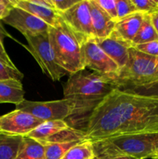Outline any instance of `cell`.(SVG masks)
<instances>
[{"instance_id": "31", "label": "cell", "mask_w": 158, "mask_h": 159, "mask_svg": "<svg viewBox=\"0 0 158 159\" xmlns=\"http://www.w3.org/2000/svg\"><path fill=\"white\" fill-rule=\"evenodd\" d=\"M79 1L80 0H50L54 9L59 14L68 11Z\"/></svg>"}, {"instance_id": "34", "label": "cell", "mask_w": 158, "mask_h": 159, "mask_svg": "<svg viewBox=\"0 0 158 159\" xmlns=\"http://www.w3.org/2000/svg\"><path fill=\"white\" fill-rule=\"evenodd\" d=\"M109 159H136V158H132V157H128V156H121V157H116V158H112Z\"/></svg>"}, {"instance_id": "33", "label": "cell", "mask_w": 158, "mask_h": 159, "mask_svg": "<svg viewBox=\"0 0 158 159\" xmlns=\"http://www.w3.org/2000/svg\"><path fill=\"white\" fill-rule=\"evenodd\" d=\"M150 16V19H151L152 24H153L155 30H156V32L158 34V12L151 14V15Z\"/></svg>"}, {"instance_id": "2", "label": "cell", "mask_w": 158, "mask_h": 159, "mask_svg": "<svg viewBox=\"0 0 158 159\" xmlns=\"http://www.w3.org/2000/svg\"><path fill=\"white\" fill-rule=\"evenodd\" d=\"M117 88L112 79L85 68L70 75L64 85V96L74 102L75 110L72 116L87 115L88 120L93 110Z\"/></svg>"}, {"instance_id": "9", "label": "cell", "mask_w": 158, "mask_h": 159, "mask_svg": "<svg viewBox=\"0 0 158 159\" xmlns=\"http://www.w3.org/2000/svg\"><path fill=\"white\" fill-rule=\"evenodd\" d=\"M81 48L85 68L116 80L119 74L120 68L101 49L94 39L85 42Z\"/></svg>"}, {"instance_id": "8", "label": "cell", "mask_w": 158, "mask_h": 159, "mask_svg": "<svg viewBox=\"0 0 158 159\" xmlns=\"http://www.w3.org/2000/svg\"><path fill=\"white\" fill-rule=\"evenodd\" d=\"M59 15L81 46L85 42L94 39L89 0H80L71 9Z\"/></svg>"}, {"instance_id": "27", "label": "cell", "mask_w": 158, "mask_h": 159, "mask_svg": "<svg viewBox=\"0 0 158 159\" xmlns=\"http://www.w3.org/2000/svg\"><path fill=\"white\" fill-rule=\"evenodd\" d=\"M139 12L145 14L158 12V0H132Z\"/></svg>"}, {"instance_id": "11", "label": "cell", "mask_w": 158, "mask_h": 159, "mask_svg": "<svg viewBox=\"0 0 158 159\" xmlns=\"http://www.w3.org/2000/svg\"><path fill=\"white\" fill-rule=\"evenodd\" d=\"M2 21L20 31L23 36H32L47 32L50 26L29 12L13 7Z\"/></svg>"}, {"instance_id": "18", "label": "cell", "mask_w": 158, "mask_h": 159, "mask_svg": "<svg viewBox=\"0 0 158 159\" xmlns=\"http://www.w3.org/2000/svg\"><path fill=\"white\" fill-rule=\"evenodd\" d=\"M15 159H46L45 146L27 136H23Z\"/></svg>"}, {"instance_id": "13", "label": "cell", "mask_w": 158, "mask_h": 159, "mask_svg": "<svg viewBox=\"0 0 158 159\" xmlns=\"http://www.w3.org/2000/svg\"><path fill=\"white\" fill-rule=\"evenodd\" d=\"M13 6L23 9L40 19L50 26H54L60 15L54 10L50 0H12Z\"/></svg>"}, {"instance_id": "6", "label": "cell", "mask_w": 158, "mask_h": 159, "mask_svg": "<svg viewBox=\"0 0 158 159\" xmlns=\"http://www.w3.org/2000/svg\"><path fill=\"white\" fill-rule=\"evenodd\" d=\"M27 44L23 45L32 54L44 74L54 82H58L66 75H70L59 65L50 41L49 33L24 36Z\"/></svg>"}, {"instance_id": "28", "label": "cell", "mask_w": 158, "mask_h": 159, "mask_svg": "<svg viewBox=\"0 0 158 159\" xmlns=\"http://www.w3.org/2000/svg\"><path fill=\"white\" fill-rule=\"evenodd\" d=\"M9 37L10 38H12V36L10 34H8L6 30H5L4 26H3L2 21H0V61L5 63L6 65H9V66L12 67V68H16L12 61L9 57V54L6 52V49H5L4 44H3V41H4L5 37Z\"/></svg>"}, {"instance_id": "20", "label": "cell", "mask_w": 158, "mask_h": 159, "mask_svg": "<svg viewBox=\"0 0 158 159\" xmlns=\"http://www.w3.org/2000/svg\"><path fill=\"white\" fill-rule=\"evenodd\" d=\"M22 140L23 136L0 131V159H15Z\"/></svg>"}, {"instance_id": "19", "label": "cell", "mask_w": 158, "mask_h": 159, "mask_svg": "<svg viewBox=\"0 0 158 159\" xmlns=\"http://www.w3.org/2000/svg\"><path fill=\"white\" fill-rule=\"evenodd\" d=\"M69 127L70 125L65 120H57L44 121L26 136L40 141L50 138L52 135L57 134V132L65 130Z\"/></svg>"}, {"instance_id": "25", "label": "cell", "mask_w": 158, "mask_h": 159, "mask_svg": "<svg viewBox=\"0 0 158 159\" xmlns=\"http://www.w3.org/2000/svg\"><path fill=\"white\" fill-rule=\"evenodd\" d=\"M24 75L17 68H12L0 61V80L22 81Z\"/></svg>"}, {"instance_id": "30", "label": "cell", "mask_w": 158, "mask_h": 159, "mask_svg": "<svg viewBox=\"0 0 158 159\" xmlns=\"http://www.w3.org/2000/svg\"><path fill=\"white\" fill-rule=\"evenodd\" d=\"M133 48L139 51V52L143 53L147 55L158 57V40L148 42V43H142V44H138L136 46H133Z\"/></svg>"}, {"instance_id": "10", "label": "cell", "mask_w": 158, "mask_h": 159, "mask_svg": "<svg viewBox=\"0 0 158 159\" xmlns=\"http://www.w3.org/2000/svg\"><path fill=\"white\" fill-rule=\"evenodd\" d=\"M44 121L17 110L0 116V131L12 135L26 136Z\"/></svg>"}, {"instance_id": "3", "label": "cell", "mask_w": 158, "mask_h": 159, "mask_svg": "<svg viewBox=\"0 0 158 159\" xmlns=\"http://www.w3.org/2000/svg\"><path fill=\"white\" fill-rule=\"evenodd\" d=\"M92 142L95 159L121 156L151 158L158 151V131L122 135Z\"/></svg>"}, {"instance_id": "4", "label": "cell", "mask_w": 158, "mask_h": 159, "mask_svg": "<svg viewBox=\"0 0 158 159\" xmlns=\"http://www.w3.org/2000/svg\"><path fill=\"white\" fill-rule=\"evenodd\" d=\"M51 47L59 65L70 75L85 69L81 43L61 17L48 30Z\"/></svg>"}, {"instance_id": "1", "label": "cell", "mask_w": 158, "mask_h": 159, "mask_svg": "<svg viewBox=\"0 0 158 159\" xmlns=\"http://www.w3.org/2000/svg\"><path fill=\"white\" fill-rule=\"evenodd\" d=\"M84 131L91 141L158 131V98L116 89L93 110Z\"/></svg>"}, {"instance_id": "23", "label": "cell", "mask_w": 158, "mask_h": 159, "mask_svg": "<svg viewBox=\"0 0 158 159\" xmlns=\"http://www.w3.org/2000/svg\"><path fill=\"white\" fill-rule=\"evenodd\" d=\"M61 143V144H50L45 146V156L46 159H61L70 148L77 143Z\"/></svg>"}, {"instance_id": "16", "label": "cell", "mask_w": 158, "mask_h": 159, "mask_svg": "<svg viewBox=\"0 0 158 159\" xmlns=\"http://www.w3.org/2000/svg\"><path fill=\"white\" fill-rule=\"evenodd\" d=\"M25 91L21 81L0 80V103L17 106L24 100Z\"/></svg>"}, {"instance_id": "29", "label": "cell", "mask_w": 158, "mask_h": 159, "mask_svg": "<svg viewBox=\"0 0 158 159\" xmlns=\"http://www.w3.org/2000/svg\"><path fill=\"white\" fill-rule=\"evenodd\" d=\"M98 5L105 11L113 20H117V8L116 0H94Z\"/></svg>"}, {"instance_id": "32", "label": "cell", "mask_w": 158, "mask_h": 159, "mask_svg": "<svg viewBox=\"0 0 158 159\" xmlns=\"http://www.w3.org/2000/svg\"><path fill=\"white\" fill-rule=\"evenodd\" d=\"M12 7H13L12 0H0V21L7 16Z\"/></svg>"}, {"instance_id": "21", "label": "cell", "mask_w": 158, "mask_h": 159, "mask_svg": "<svg viewBox=\"0 0 158 159\" xmlns=\"http://www.w3.org/2000/svg\"><path fill=\"white\" fill-rule=\"evenodd\" d=\"M155 40H158V34L152 24L150 16L145 14L142 25L132 42V46L133 47Z\"/></svg>"}, {"instance_id": "22", "label": "cell", "mask_w": 158, "mask_h": 159, "mask_svg": "<svg viewBox=\"0 0 158 159\" xmlns=\"http://www.w3.org/2000/svg\"><path fill=\"white\" fill-rule=\"evenodd\" d=\"M61 159H95L93 142L85 140L77 143L70 148Z\"/></svg>"}, {"instance_id": "12", "label": "cell", "mask_w": 158, "mask_h": 159, "mask_svg": "<svg viewBox=\"0 0 158 159\" xmlns=\"http://www.w3.org/2000/svg\"><path fill=\"white\" fill-rule=\"evenodd\" d=\"M96 43L101 49L112 59L120 68V70L125 66L129 61V49L132 43H128L112 33L105 38H94Z\"/></svg>"}, {"instance_id": "15", "label": "cell", "mask_w": 158, "mask_h": 159, "mask_svg": "<svg viewBox=\"0 0 158 159\" xmlns=\"http://www.w3.org/2000/svg\"><path fill=\"white\" fill-rule=\"evenodd\" d=\"M144 15L143 12H136L117 20L112 33L119 38L132 43L142 25Z\"/></svg>"}, {"instance_id": "7", "label": "cell", "mask_w": 158, "mask_h": 159, "mask_svg": "<svg viewBox=\"0 0 158 159\" xmlns=\"http://www.w3.org/2000/svg\"><path fill=\"white\" fill-rule=\"evenodd\" d=\"M16 109L26 112L43 121L64 120L74 115L75 104L74 101L67 98L46 102L24 99L16 106Z\"/></svg>"}, {"instance_id": "24", "label": "cell", "mask_w": 158, "mask_h": 159, "mask_svg": "<svg viewBox=\"0 0 158 159\" xmlns=\"http://www.w3.org/2000/svg\"><path fill=\"white\" fill-rule=\"evenodd\" d=\"M122 90H125V91L148 96V97L158 98V81L153 83L147 84V85L127 87V88L122 89Z\"/></svg>"}, {"instance_id": "35", "label": "cell", "mask_w": 158, "mask_h": 159, "mask_svg": "<svg viewBox=\"0 0 158 159\" xmlns=\"http://www.w3.org/2000/svg\"><path fill=\"white\" fill-rule=\"evenodd\" d=\"M151 158L152 159H158V151L156 152V153H155V155H153Z\"/></svg>"}, {"instance_id": "14", "label": "cell", "mask_w": 158, "mask_h": 159, "mask_svg": "<svg viewBox=\"0 0 158 159\" xmlns=\"http://www.w3.org/2000/svg\"><path fill=\"white\" fill-rule=\"evenodd\" d=\"M89 8L94 38H105L108 37L113 32L116 21L94 0H89Z\"/></svg>"}, {"instance_id": "5", "label": "cell", "mask_w": 158, "mask_h": 159, "mask_svg": "<svg viewBox=\"0 0 158 159\" xmlns=\"http://www.w3.org/2000/svg\"><path fill=\"white\" fill-rule=\"evenodd\" d=\"M158 81V57L150 56L132 47L129 61L115 80L118 89L147 85Z\"/></svg>"}, {"instance_id": "26", "label": "cell", "mask_w": 158, "mask_h": 159, "mask_svg": "<svg viewBox=\"0 0 158 159\" xmlns=\"http://www.w3.org/2000/svg\"><path fill=\"white\" fill-rule=\"evenodd\" d=\"M116 2L117 8V20H121L130 14L139 12L132 0H116Z\"/></svg>"}, {"instance_id": "17", "label": "cell", "mask_w": 158, "mask_h": 159, "mask_svg": "<svg viewBox=\"0 0 158 159\" xmlns=\"http://www.w3.org/2000/svg\"><path fill=\"white\" fill-rule=\"evenodd\" d=\"M86 139V134L81 129L75 128L70 126L68 128L57 132L50 138L40 140L39 142L43 146L50 144H61V143H71L83 141Z\"/></svg>"}]
</instances>
